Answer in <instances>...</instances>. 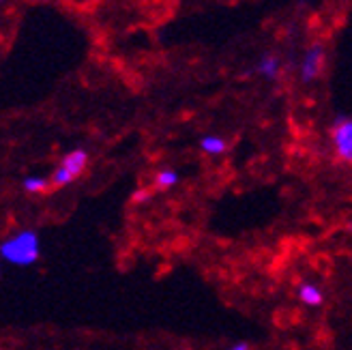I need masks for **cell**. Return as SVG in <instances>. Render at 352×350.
<instances>
[{
  "label": "cell",
  "instance_id": "ba28073f",
  "mask_svg": "<svg viewBox=\"0 0 352 350\" xmlns=\"http://www.w3.org/2000/svg\"><path fill=\"white\" fill-rule=\"evenodd\" d=\"M74 179H76L74 174L69 172L67 168H63V166H58L54 172H52V183L58 185V187H63V185H69V183H72Z\"/></svg>",
  "mask_w": 352,
  "mask_h": 350
},
{
  "label": "cell",
  "instance_id": "52a82bcc",
  "mask_svg": "<svg viewBox=\"0 0 352 350\" xmlns=\"http://www.w3.org/2000/svg\"><path fill=\"white\" fill-rule=\"evenodd\" d=\"M260 74L262 76H267V78H275L279 74V61L275 56H264L260 61Z\"/></svg>",
  "mask_w": 352,
  "mask_h": 350
},
{
  "label": "cell",
  "instance_id": "30bf717a",
  "mask_svg": "<svg viewBox=\"0 0 352 350\" xmlns=\"http://www.w3.org/2000/svg\"><path fill=\"white\" fill-rule=\"evenodd\" d=\"M24 189L30 191V194H37V191H43V189H45V179L28 177V179H24Z\"/></svg>",
  "mask_w": 352,
  "mask_h": 350
},
{
  "label": "cell",
  "instance_id": "7a4b0ae2",
  "mask_svg": "<svg viewBox=\"0 0 352 350\" xmlns=\"http://www.w3.org/2000/svg\"><path fill=\"white\" fill-rule=\"evenodd\" d=\"M333 142L342 160L352 162V118L340 116L333 125Z\"/></svg>",
  "mask_w": 352,
  "mask_h": 350
},
{
  "label": "cell",
  "instance_id": "9c48e42d",
  "mask_svg": "<svg viewBox=\"0 0 352 350\" xmlns=\"http://www.w3.org/2000/svg\"><path fill=\"white\" fill-rule=\"evenodd\" d=\"M157 183H160L162 187H172L179 183V172L174 170H162L160 174H157Z\"/></svg>",
  "mask_w": 352,
  "mask_h": 350
},
{
  "label": "cell",
  "instance_id": "8fae6325",
  "mask_svg": "<svg viewBox=\"0 0 352 350\" xmlns=\"http://www.w3.org/2000/svg\"><path fill=\"white\" fill-rule=\"evenodd\" d=\"M230 350H250V346H248V344H236V346H232Z\"/></svg>",
  "mask_w": 352,
  "mask_h": 350
},
{
  "label": "cell",
  "instance_id": "3957f363",
  "mask_svg": "<svg viewBox=\"0 0 352 350\" xmlns=\"http://www.w3.org/2000/svg\"><path fill=\"white\" fill-rule=\"evenodd\" d=\"M322 58H324L322 45H311L309 52L305 54L303 67H301V78H303V82H311L314 78H318L320 69H322Z\"/></svg>",
  "mask_w": 352,
  "mask_h": 350
},
{
  "label": "cell",
  "instance_id": "277c9868",
  "mask_svg": "<svg viewBox=\"0 0 352 350\" xmlns=\"http://www.w3.org/2000/svg\"><path fill=\"white\" fill-rule=\"evenodd\" d=\"M86 162H88V155L86 151L78 149V151H72L69 155H65V160H63V168H67L69 172L74 174V177H78V174H82V170L86 168Z\"/></svg>",
  "mask_w": 352,
  "mask_h": 350
},
{
  "label": "cell",
  "instance_id": "5b68a950",
  "mask_svg": "<svg viewBox=\"0 0 352 350\" xmlns=\"http://www.w3.org/2000/svg\"><path fill=\"white\" fill-rule=\"evenodd\" d=\"M298 296H301V301L305 305H311V307L322 303V292L316 286H311V284H301V286H298Z\"/></svg>",
  "mask_w": 352,
  "mask_h": 350
},
{
  "label": "cell",
  "instance_id": "8992f818",
  "mask_svg": "<svg viewBox=\"0 0 352 350\" xmlns=\"http://www.w3.org/2000/svg\"><path fill=\"white\" fill-rule=\"evenodd\" d=\"M200 146H202V151L208 153V155H221V153L226 151L228 144H226V140H221V138H217V135H206V138H202Z\"/></svg>",
  "mask_w": 352,
  "mask_h": 350
},
{
  "label": "cell",
  "instance_id": "6da1fadb",
  "mask_svg": "<svg viewBox=\"0 0 352 350\" xmlns=\"http://www.w3.org/2000/svg\"><path fill=\"white\" fill-rule=\"evenodd\" d=\"M3 260L17 267H30L39 260V237L34 230H22L0 245Z\"/></svg>",
  "mask_w": 352,
  "mask_h": 350
}]
</instances>
